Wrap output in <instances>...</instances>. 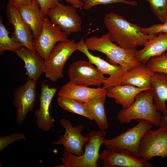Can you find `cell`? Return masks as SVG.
<instances>
[{
    "label": "cell",
    "mask_w": 167,
    "mask_h": 167,
    "mask_svg": "<svg viewBox=\"0 0 167 167\" xmlns=\"http://www.w3.org/2000/svg\"><path fill=\"white\" fill-rule=\"evenodd\" d=\"M57 102L63 109L93 120L92 117L86 110L84 102L74 99L59 96Z\"/></svg>",
    "instance_id": "d4e9b609"
},
{
    "label": "cell",
    "mask_w": 167,
    "mask_h": 167,
    "mask_svg": "<svg viewBox=\"0 0 167 167\" xmlns=\"http://www.w3.org/2000/svg\"><path fill=\"white\" fill-rule=\"evenodd\" d=\"M25 139L24 135L22 133L15 132L7 136L0 137V153L8 145L18 140Z\"/></svg>",
    "instance_id": "f546056e"
},
{
    "label": "cell",
    "mask_w": 167,
    "mask_h": 167,
    "mask_svg": "<svg viewBox=\"0 0 167 167\" xmlns=\"http://www.w3.org/2000/svg\"><path fill=\"white\" fill-rule=\"evenodd\" d=\"M59 122L64 129L65 133L51 144L62 145L64 151L78 156L83 155L84 153L83 148L88 142L87 136H83L81 134L83 126L80 124L73 126L69 120L64 118L61 119Z\"/></svg>",
    "instance_id": "7c38bea8"
},
{
    "label": "cell",
    "mask_w": 167,
    "mask_h": 167,
    "mask_svg": "<svg viewBox=\"0 0 167 167\" xmlns=\"http://www.w3.org/2000/svg\"><path fill=\"white\" fill-rule=\"evenodd\" d=\"M104 21L110 40L126 49L144 46L157 34H148L141 28L113 12L105 15Z\"/></svg>",
    "instance_id": "6da1fadb"
},
{
    "label": "cell",
    "mask_w": 167,
    "mask_h": 167,
    "mask_svg": "<svg viewBox=\"0 0 167 167\" xmlns=\"http://www.w3.org/2000/svg\"><path fill=\"white\" fill-rule=\"evenodd\" d=\"M6 13L9 23L14 28L11 37L22 46L35 50L32 32L21 17L17 6L10 0L7 4Z\"/></svg>",
    "instance_id": "9a60e30c"
},
{
    "label": "cell",
    "mask_w": 167,
    "mask_h": 167,
    "mask_svg": "<svg viewBox=\"0 0 167 167\" xmlns=\"http://www.w3.org/2000/svg\"><path fill=\"white\" fill-rule=\"evenodd\" d=\"M89 61L79 60L72 63L68 71L69 82L78 85L100 87L103 85L107 77Z\"/></svg>",
    "instance_id": "52a82bcc"
},
{
    "label": "cell",
    "mask_w": 167,
    "mask_h": 167,
    "mask_svg": "<svg viewBox=\"0 0 167 167\" xmlns=\"http://www.w3.org/2000/svg\"><path fill=\"white\" fill-rule=\"evenodd\" d=\"M151 88L153 93V102L157 110L167 115V74L156 72L151 80Z\"/></svg>",
    "instance_id": "7402d4cb"
},
{
    "label": "cell",
    "mask_w": 167,
    "mask_h": 167,
    "mask_svg": "<svg viewBox=\"0 0 167 167\" xmlns=\"http://www.w3.org/2000/svg\"><path fill=\"white\" fill-rule=\"evenodd\" d=\"M144 46L138 50L136 57L138 61L146 64L151 58L161 55L167 51V33H158Z\"/></svg>",
    "instance_id": "ffe728a7"
},
{
    "label": "cell",
    "mask_w": 167,
    "mask_h": 167,
    "mask_svg": "<svg viewBox=\"0 0 167 167\" xmlns=\"http://www.w3.org/2000/svg\"><path fill=\"white\" fill-rule=\"evenodd\" d=\"M9 31L6 28L2 22V18L0 19V54L2 55L7 50L15 53L22 46L9 36Z\"/></svg>",
    "instance_id": "484cf974"
},
{
    "label": "cell",
    "mask_w": 167,
    "mask_h": 167,
    "mask_svg": "<svg viewBox=\"0 0 167 167\" xmlns=\"http://www.w3.org/2000/svg\"><path fill=\"white\" fill-rule=\"evenodd\" d=\"M76 8L65 6L59 2L49 9L47 16L50 22L59 26L68 36L71 33L82 30V20Z\"/></svg>",
    "instance_id": "9c48e42d"
},
{
    "label": "cell",
    "mask_w": 167,
    "mask_h": 167,
    "mask_svg": "<svg viewBox=\"0 0 167 167\" xmlns=\"http://www.w3.org/2000/svg\"><path fill=\"white\" fill-rule=\"evenodd\" d=\"M137 124L117 136L105 139V148L116 151L127 150L138 158L139 149L141 139L145 134L153 127L150 122L142 119L137 120Z\"/></svg>",
    "instance_id": "5b68a950"
},
{
    "label": "cell",
    "mask_w": 167,
    "mask_h": 167,
    "mask_svg": "<svg viewBox=\"0 0 167 167\" xmlns=\"http://www.w3.org/2000/svg\"><path fill=\"white\" fill-rule=\"evenodd\" d=\"M44 80L41 85L39 96L40 107L36 109L34 115L36 118V123L38 128L45 131H48L52 127L55 119L50 115L49 107L52 100L57 91L56 88H50Z\"/></svg>",
    "instance_id": "2e32d148"
},
{
    "label": "cell",
    "mask_w": 167,
    "mask_h": 167,
    "mask_svg": "<svg viewBox=\"0 0 167 167\" xmlns=\"http://www.w3.org/2000/svg\"><path fill=\"white\" fill-rule=\"evenodd\" d=\"M160 127L167 130V115L161 116Z\"/></svg>",
    "instance_id": "e575fe53"
},
{
    "label": "cell",
    "mask_w": 167,
    "mask_h": 167,
    "mask_svg": "<svg viewBox=\"0 0 167 167\" xmlns=\"http://www.w3.org/2000/svg\"><path fill=\"white\" fill-rule=\"evenodd\" d=\"M106 95L95 97L84 102L88 112L97 124L100 130H105L108 127V123L105 109Z\"/></svg>",
    "instance_id": "cb8c5ba5"
},
{
    "label": "cell",
    "mask_w": 167,
    "mask_h": 167,
    "mask_svg": "<svg viewBox=\"0 0 167 167\" xmlns=\"http://www.w3.org/2000/svg\"><path fill=\"white\" fill-rule=\"evenodd\" d=\"M83 3V8L88 10L92 7L98 5H105L121 3L131 5L135 6L137 2L135 1L127 0H80Z\"/></svg>",
    "instance_id": "f1b7e54d"
},
{
    "label": "cell",
    "mask_w": 167,
    "mask_h": 167,
    "mask_svg": "<svg viewBox=\"0 0 167 167\" xmlns=\"http://www.w3.org/2000/svg\"><path fill=\"white\" fill-rule=\"evenodd\" d=\"M139 155L147 161L156 156L167 158V130L160 127L148 130L141 139Z\"/></svg>",
    "instance_id": "ba28073f"
},
{
    "label": "cell",
    "mask_w": 167,
    "mask_h": 167,
    "mask_svg": "<svg viewBox=\"0 0 167 167\" xmlns=\"http://www.w3.org/2000/svg\"><path fill=\"white\" fill-rule=\"evenodd\" d=\"M36 81L28 79L24 85L15 90L13 103L16 109V122L19 124L22 123L28 113L34 109L37 97Z\"/></svg>",
    "instance_id": "4fadbf2b"
},
{
    "label": "cell",
    "mask_w": 167,
    "mask_h": 167,
    "mask_svg": "<svg viewBox=\"0 0 167 167\" xmlns=\"http://www.w3.org/2000/svg\"><path fill=\"white\" fill-rule=\"evenodd\" d=\"M141 30L148 34H157L161 32L167 33V24H156L148 27L141 28Z\"/></svg>",
    "instance_id": "1f68e13d"
},
{
    "label": "cell",
    "mask_w": 167,
    "mask_h": 167,
    "mask_svg": "<svg viewBox=\"0 0 167 167\" xmlns=\"http://www.w3.org/2000/svg\"><path fill=\"white\" fill-rule=\"evenodd\" d=\"M155 73L146 64L141 63L126 72L122 85H131L150 89L151 79Z\"/></svg>",
    "instance_id": "44dd1931"
},
{
    "label": "cell",
    "mask_w": 167,
    "mask_h": 167,
    "mask_svg": "<svg viewBox=\"0 0 167 167\" xmlns=\"http://www.w3.org/2000/svg\"><path fill=\"white\" fill-rule=\"evenodd\" d=\"M77 47L74 40L58 42L45 61V77L53 82L62 78L65 65L69 57L77 50Z\"/></svg>",
    "instance_id": "8992f818"
},
{
    "label": "cell",
    "mask_w": 167,
    "mask_h": 167,
    "mask_svg": "<svg viewBox=\"0 0 167 167\" xmlns=\"http://www.w3.org/2000/svg\"><path fill=\"white\" fill-rule=\"evenodd\" d=\"M153 13L162 23L167 20V0H145Z\"/></svg>",
    "instance_id": "4316f807"
},
{
    "label": "cell",
    "mask_w": 167,
    "mask_h": 167,
    "mask_svg": "<svg viewBox=\"0 0 167 167\" xmlns=\"http://www.w3.org/2000/svg\"><path fill=\"white\" fill-rule=\"evenodd\" d=\"M65 0L71 4L72 6L76 8H79L82 10L83 8V3L80 0H58L59 2Z\"/></svg>",
    "instance_id": "836d02e7"
},
{
    "label": "cell",
    "mask_w": 167,
    "mask_h": 167,
    "mask_svg": "<svg viewBox=\"0 0 167 167\" xmlns=\"http://www.w3.org/2000/svg\"><path fill=\"white\" fill-rule=\"evenodd\" d=\"M164 24H167V20L166 21L165 23Z\"/></svg>",
    "instance_id": "d590c367"
},
{
    "label": "cell",
    "mask_w": 167,
    "mask_h": 167,
    "mask_svg": "<svg viewBox=\"0 0 167 167\" xmlns=\"http://www.w3.org/2000/svg\"><path fill=\"white\" fill-rule=\"evenodd\" d=\"M17 6L21 17L31 30L34 39H36L41 31L45 17L41 14L39 5L35 0L29 5Z\"/></svg>",
    "instance_id": "d6986e66"
},
{
    "label": "cell",
    "mask_w": 167,
    "mask_h": 167,
    "mask_svg": "<svg viewBox=\"0 0 167 167\" xmlns=\"http://www.w3.org/2000/svg\"><path fill=\"white\" fill-rule=\"evenodd\" d=\"M146 64L155 73L167 74V56L164 53L161 55L151 58Z\"/></svg>",
    "instance_id": "83f0119b"
},
{
    "label": "cell",
    "mask_w": 167,
    "mask_h": 167,
    "mask_svg": "<svg viewBox=\"0 0 167 167\" xmlns=\"http://www.w3.org/2000/svg\"><path fill=\"white\" fill-rule=\"evenodd\" d=\"M103 167H153V165L124 149L106 148L100 154Z\"/></svg>",
    "instance_id": "5bb4252c"
},
{
    "label": "cell",
    "mask_w": 167,
    "mask_h": 167,
    "mask_svg": "<svg viewBox=\"0 0 167 167\" xmlns=\"http://www.w3.org/2000/svg\"><path fill=\"white\" fill-rule=\"evenodd\" d=\"M107 90L103 88H89L69 82L60 89L59 96L70 98L84 102L91 98L107 95Z\"/></svg>",
    "instance_id": "ac0fdd59"
},
{
    "label": "cell",
    "mask_w": 167,
    "mask_h": 167,
    "mask_svg": "<svg viewBox=\"0 0 167 167\" xmlns=\"http://www.w3.org/2000/svg\"><path fill=\"white\" fill-rule=\"evenodd\" d=\"M84 44L88 50L99 51L105 54L110 63L118 64L127 71L141 63L136 58V49H126L114 44L108 32L100 37L92 36L86 38Z\"/></svg>",
    "instance_id": "7a4b0ae2"
},
{
    "label": "cell",
    "mask_w": 167,
    "mask_h": 167,
    "mask_svg": "<svg viewBox=\"0 0 167 167\" xmlns=\"http://www.w3.org/2000/svg\"><path fill=\"white\" fill-rule=\"evenodd\" d=\"M77 44V50L84 53L89 61L95 65L104 74L109 75L103 85V88L107 89L122 85L126 71L121 66L112 64L99 56L92 54L85 45L84 41L83 38Z\"/></svg>",
    "instance_id": "8fae6325"
},
{
    "label": "cell",
    "mask_w": 167,
    "mask_h": 167,
    "mask_svg": "<svg viewBox=\"0 0 167 167\" xmlns=\"http://www.w3.org/2000/svg\"><path fill=\"white\" fill-rule=\"evenodd\" d=\"M148 89L131 85H120L107 89L106 96L114 99L115 102L121 105L122 108H126L134 103L139 93Z\"/></svg>",
    "instance_id": "603a6c76"
},
{
    "label": "cell",
    "mask_w": 167,
    "mask_h": 167,
    "mask_svg": "<svg viewBox=\"0 0 167 167\" xmlns=\"http://www.w3.org/2000/svg\"><path fill=\"white\" fill-rule=\"evenodd\" d=\"M39 5L41 12L44 17L47 16L49 10L55 6L59 2L58 0H36Z\"/></svg>",
    "instance_id": "4dcf8cb0"
},
{
    "label": "cell",
    "mask_w": 167,
    "mask_h": 167,
    "mask_svg": "<svg viewBox=\"0 0 167 167\" xmlns=\"http://www.w3.org/2000/svg\"><path fill=\"white\" fill-rule=\"evenodd\" d=\"M161 117L160 112L157 110L154 104L151 88L139 93L134 103L127 108H122L117 116L121 123L128 124L133 120L142 119L156 126H159Z\"/></svg>",
    "instance_id": "3957f363"
},
{
    "label": "cell",
    "mask_w": 167,
    "mask_h": 167,
    "mask_svg": "<svg viewBox=\"0 0 167 167\" xmlns=\"http://www.w3.org/2000/svg\"><path fill=\"white\" fill-rule=\"evenodd\" d=\"M106 133L105 130H92L86 135L88 142L81 156L64 151L60 158L62 164L55 167H99L101 159L99 150L104 144Z\"/></svg>",
    "instance_id": "277c9868"
},
{
    "label": "cell",
    "mask_w": 167,
    "mask_h": 167,
    "mask_svg": "<svg viewBox=\"0 0 167 167\" xmlns=\"http://www.w3.org/2000/svg\"><path fill=\"white\" fill-rule=\"evenodd\" d=\"M24 62L28 79L37 81L44 73L45 61L37 51L22 46L15 52Z\"/></svg>",
    "instance_id": "e0dca14e"
},
{
    "label": "cell",
    "mask_w": 167,
    "mask_h": 167,
    "mask_svg": "<svg viewBox=\"0 0 167 167\" xmlns=\"http://www.w3.org/2000/svg\"><path fill=\"white\" fill-rule=\"evenodd\" d=\"M68 36L58 26L51 23L48 17L44 18L41 33L36 39H34L33 44L35 50L45 61L57 42L67 41Z\"/></svg>",
    "instance_id": "30bf717a"
},
{
    "label": "cell",
    "mask_w": 167,
    "mask_h": 167,
    "mask_svg": "<svg viewBox=\"0 0 167 167\" xmlns=\"http://www.w3.org/2000/svg\"><path fill=\"white\" fill-rule=\"evenodd\" d=\"M16 6H24L32 3L35 0H10Z\"/></svg>",
    "instance_id": "d6a6232c"
},
{
    "label": "cell",
    "mask_w": 167,
    "mask_h": 167,
    "mask_svg": "<svg viewBox=\"0 0 167 167\" xmlns=\"http://www.w3.org/2000/svg\"><path fill=\"white\" fill-rule=\"evenodd\" d=\"M166 54V56H167V53H166V54Z\"/></svg>",
    "instance_id": "8d00e7d4"
}]
</instances>
